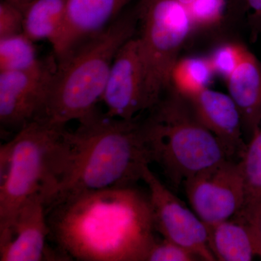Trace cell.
I'll use <instances>...</instances> for the list:
<instances>
[{
    "mask_svg": "<svg viewBox=\"0 0 261 261\" xmlns=\"http://www.w3.org/2000/svg\"><path fill=\"white\" fill-rule=\"evenodd\" d=\"M187 99L197 118L223 146L228 159H240L247 143L241 114L229 94L208 87Z\"/></svg>",
    "mask_w": 261,
    "mask_h": 261,
    "instance_id": "4fadbf2b",
    "label": "cell"
},
{
    "mask_svg": "<svg viewBox=\"0 0 261 261\" xmlns=\"http://www.w3.org/2000/svg\"><path fill=\"white\" fill-rule=\"evenodd\" d=\"M178 1L185 7L190 4V3H191L193 0H178Z\"/></svg>",
    "mask_w": 261,
    "mask_h": 261,
    "instance_id": "4316f807",
    "label": "cell"
},
{
    "mask_svg": "<svg viewBox=\"0 0 261 261\" xmlns=\"http://www.w3.org/2000/svg\"><path fill=\"white\" fill-rule=\"evenodd\" d=\"M46 210L63 260L146 261L157 240L149 195L135 186L80 192Z\"/></svg>",
    "mask_w": 261,
    "mask_h": 261,
    "instance_id": "6da1fadb",
    "label": "cell"
},
{
    "mask_svg": "<svg viewBox=\"0 0 261 261\" xmlns=\"http://www.w3.org/2000/svg\"><path fill=\"white\" fill-rule=\"evenodd\" d=\"M238 161L245 190L241 210H246L261 205V127L247 141Z\"/></svg>",
    "mask_w": 261,
    "mask_h": 261,
    "instance_id": "ac0fdd59",
    "label": "cell"
},
{
    "mask_svg": "<svg viewBox=\"0 0 261 261\" xmlns=\"http://www.w3.org/2000/svg\"><path fill=\"white\" fill-rule=\"evenodd\" d=\"M238 216L246 222L251 231L257 257L261 259V205L239 211Z\"/></svg>",
    "mask_w": 261,
    "mask_h": 261,
    "instance_id": "cb8c5ba5",
    "label": "cell"
},
{
    "mask_svg": "<svg viewBox=\"0 0 261 261\" xmlns=\"http://www.w3.org/2000/svg\"><path fill=\"white\" fill-rule=\"evenodd\" d=\"M57 64L44 63L25 71L0 72V123L2 128L15 133L29 123L41 120Z\"/></svg>",
    "mask_w": 261,
    "mask_h": 261,
    "instance_id": "9c48e42d",
    "label": "cell"
},
{
    "mask_svg": "<svg viewBox=\"0 0 261 261\" xmlns=\"http://www.w3.org/2000/svg\"><path fill=\"white\" fill-rule=\"evenodd\" d=\"M136 9L137 37L152 109L170 88L171 71L193 27L188 12L178 0H140Z\"/></svg>",
    "mask_w": 261,
    "mask_h": 261,
    "instance_id": "8992f818",
    "label": "cell"
},
{
    "mask_svg": "<svg viewBox=\"0 0 261 261\" xmlns=\"http://www.w3.org/2000/svg\"><path fill=\"white\" fill-rule=\"evenodd\" d=\"M65 126L44 120L29 123L0 149V246L11 238L15 218L31 196L47 202L59 178Z\"/></svg>",
    "mask_w": 261,
    "mask_h": 261,
    "instance_id": "277c9868",
    "label": "cell"
},
{
    "mask_svg": "<svg viewBox=\"0 0 261 261\" xmlns=\"http://www.w3.org/2000/svg\"><path fill=\"white\" fill-rule=\"evenodd\" d=\"M36 42L23 32L0 38V72L25 71L44 63L39 59Z\"/></svg>",
    "mask_w": 261,
    "mask_h": 261,
    "instance_id": "d6986e66",
    "label": "cell"
},
{
    "mask_svg": "<svg viewBox=\"0 0 261 261\" xmlns=\"http://www.w3.org/2000/svg\"><path fill=\"white\" fill-rule=\"evenodd\" d=\"M247 47L240 42H226L219 44L208 56L215 75L225 81L240 64Z\"/></svg>",
    "mask_w": 261,
    "mask_h": 261,
    "instance_id": "44dd1931",
    "label": "cell"
},
{
    "mask_svg": "<svg viewBox=\"0 0 261 261\" xmlns=\"http://www.w3.org/2000/svg\"><path fill=\"white\" fill-rule=\"evenodd\" d=\"M207 227L209 248L216 260L250 261L257 256L251 231L238 215Z\"/></svg>",
    "mask_w": 261,
    "mask_h": 261,
    "instance_id": "9a60e30c",
    "label": "cell"
},
{
    "mask_svg": "<svg viewBox=\"0 0 261 261\" xmlns=\"http://www.w3.org/2000/svg\"><path fill=\"white\" fill-rule=\"evenodd\" d=\"M238 106L247 140L261 127V63L247 48L240 64L226 80Z\"/></svg>",
    "mask_w": 261,
    "mask_h": 261,
    "instance_id": "5bb4252c",
    "label": "cell"
},
{
    "mask_svg": "<svg viewBox=\"0 0 261 261\" xmlns=\"http://www.w3.org/2000/svg\"><path fill=\"white\" fill-rule=\"evenodd\" d=\"M183 185L192 211L207 226L231 219L243 207L245 190L238 161L224 160Z\"/></svg>",
    "mask_w": 261,
    "mask_h": 261,
    "instance_id": "52a82bcc",
    "label": "cell"
},
{
    "mask_svg": "<svg viewBox=\"0 0 261 261\" xmlns=\"http://www.w3.org/2000/svg\"><path fill=\"white\" fill-rule=\"evenodd\" d=\"M246 10L250 12L249 23L254 36L261 37V0H244Z\"/></svg>",
    "mask_w": 261,
    "mask_h": 261,
    "instance_id": "d4e9b609",
    "label": "cell"
},
{
    "mask_svg": "<svg viewBox=\"0 0 261 261\" xmlns=\"http://www.w3.org/2000/svg\"><path fill=\"white\" fill-rule=\"evenodd\" d=\"M153 163L173 187L228 159L224 147L196 116L187 98L171 90L145 120Z\"/></svg>",
    "mask_w": 261,
    "mask_h": 261,
    "instance_id": "5b68a950",
    "label": "cell"
},
{
    "mask_svg": "<svg viewBox=\"0 0 261 261\" xmlns=\"http://www.w3.org/2000/svg\"><path fill=\"white\" fill-rule=\"evenodd\" d=\"M138 29L137 9L122 13L107 29L58 61L42 119L65 126L97 112L113 60Z\"/></svg>",
    "mask_w": 261,
    "mask_h": 261,
    "instance_id": "3957f363",
    "label": "cell"
},
{
    "mask_svg": "<svg viewBox=\"0 0 261 261\" xmlns=\"http://www.w3.org/2000/svg\"><path fill=\"white\" fill-rule=\"evenodd\" d=\"M142 181L149 190V198L156 232L195 253L201 260H216L207 242V227L193 211L161 182L149 166Z\"/></svg>",
    "mask_w": 261,
    "mask_h": 261,
    "instance_id": "ba28073f",
    "label": "cell"
},
{
    "mask_svg": "<svg viewBox=\"0 0 261 261\" xmlns=\"http://www.w3.org/2000/svg\"><path fill=\"white\" fill-rule=\"evenodd\" d=\"M237 2L244 3V0H193L185 6L191 18L193 31L219 27L224 23Z\"/></svg>",
    "mask_w": 261,
    "mask_h": 261,
    "instance_id": "ffe728a7",
    "label": "cell"
},
{
    "mask_svg": "<svg viewBox=\"0 0 261 261\" xmlns=\"http://www.w3.org/2000/svg\"><path fill=\"white\" fill-rule=\"evenodd\" d=\"M66 0H34L24 7L23 32L34 42L47 41L54 47L61 37Z\"/></svg>",
    "mask_w": 261,
    "mask_h": 261,
    "instance_id": "2e32d148",
    "label": "cell"
},
{
    "mask_svg": "<svg viewBox=\"0 0 261 261\" xmlns=\"http://www.w3.org/2000/svg\"><path fill=\"white\" fill-rule=\"evenodd\" d=\"M194 260H200V258L191 250L164 238L154 242L146 257V261Z\"/></svg>",
    "mask_w": 261,
    "mask_h": 261,
    "instance_id": "7402d4cb",
    "label": "cell"
},
{
    "mask_svg": "<svg viewBox=\"0 0 261 261\" xmlns=\"http://www.w3.org/2000/svg\"><path fill=\"white\" fill-rule=\"evenodd\" d=\"M63 133L61 173L49 204L86 191L135 186L153 163L145 120L96 112Z\"/></svg>",
    "mask_w": 261,
    "mask_h": 261,
    "instance_id": "7a4b0ae2",
    "label": "cell"
},
{
    "mask_svg": "<svg viewBox=\"0 0 261 261\" xmlns=\"http://www.w3.org/2000/svg\"><path fill=\"white\" fill-rule=\"evenodd\" d=\"M101 102L106 106V116L121 119H133L152 109L137 35L117 53Z\"/></svg>",
    "mask_w": 261,
    "mask_h": 261,
    "instance_id": "30bf717a",
    "label": "cell"
},
{
    "mask_svg": "<svg viewBox=\"0 0 261 261\" xmlns=\"http://www.w3.org/2000/svg\"><path fill=\"white\" fill-rule=\"evenodd\" d=\"M45 200L44 194L37 193L24 202L15 218L11 238L0 246V260H63L47 244L49 228Z\"/></svg>",
    "mask_w": 261,
    "mask_h": 261,
    "instance_id": "8fae6325",
    "label": "cell"
},
{
    "mask_svg": "<svg viewBox=\"0 0 261 261\" xmlns=\"http://www.w3.org/2000/svg\"><path fill=\"white\" fill-rule=\"evenodd\" d=\"M132 0H66L64 25L53 47L57 61L108 28Z\"/></svg>",
    "mask_w": 261,
    "mask_h": 261,
    "instance_id": "7c38bea8",
    "label": "cell"
},
{
    "mask_svg": "<svg viewBox=\"0 0 261 261\" xmlns=\"http://www.w3.org/2000/svg\"><path fill=\"white\" fill-rule=\"evenodd\" d=\"M6 1L15 5V6L18 7L22 10L24 7L27 6L29 3H32L34 0H6Z\"/></svg>",
    "mask_w": 261,
    "mask_h": 261,
    "instance_id": "484cf974",
    "label": "cell"
},
{
    "mask_svg": "<svg viewBox=\"0 0 261 261\" xmlns=\"http://www.w3.org/2000/svg\"><path fill=\"white\" fill-rule=\"evenodd\" d=\"M23 11L6 0L0 1V38L23 32Z\"/></svg>",
    "mask_w": 261,
    "mask_h": 261,
    "instance_id": "603a6c76",
    "label": "cell"
},
{
    "mask_svg": "<svg viewBox=\"0 0 261 261\" xmlns=\"http://www.w3.org/2000/svg\"><path fill=\"white\" fill-rule=\"evenodd\" d=\"M214 75L208 57L179 58L171 71L169 89L183 97L190 98L208 88Z\"/></svg>",
    "mask_w": 261,
    "mask_h": 261,
    "instance_id": "e0dca14e",
    "label": "cell"
}]
</instances>
